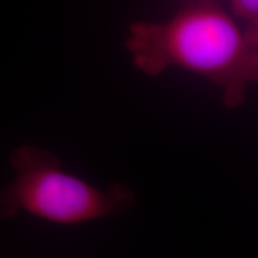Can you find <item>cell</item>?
Returning a JSON list of instances; mask_svg holds the SVG:
<instances>
[{
	"label": "cell",
	"instance_id": "obj_1",
	"mask_svg": "<svg viewBox=\"0 0 258 258\" xmlns=\"http://www.w3.org/2000/svg\"><path fill=\"white\" fill-rule=\"evenodd\" d=\"M235 16L212 2H194L164 21L129 25L125 48L135 69L158 77L183 70L212 83L228 108L258 84V47Z\"/></svg>",
	"mask_w": 258,
	"mask_h": 258
},
{
	"label": "cell",
	"instance_id": "obj_2",
	"mask_svg": "<svg viewBox=\"0 0 258 258\" xmlns=\"http://www.w3.org/2000/svg\"><path fill=\"white\" fill-rule=\"evenodd\" d=\"M15 179L0 192V219L19 212L59 226H76L111 217L133 203L122 185L103 190L67 172L49 151L24 144L10 158Z\"/></svg>",
	"mask_w": 258,
	"mask_h": 258
},
{
	"label": "cell",
	"instance_id": "obj_3",
	"mask_svg": "<svg viewBox=\"0 0 258 258\" xmlns=\"http://www.w3.org/2000/svg\"><path fill=\"white\" fill-rule=\"evenodd\" d=\"M233 15L247 23L258 19V0H230Z\"/></svg>",
	"mask_w": 258,
	"mask_h": 258
},
{
	"label": "cell",
	"instance_id": "obj_4",
	"mask_svg": "<svg viewBox=\"0 0 258 258\" xmlns=\"http://www.w3.org/2000/svg\"><path fill=\"white\" fill-rule=\"evenodd\" d=\"M246 31L249 35L251 41L258 47V19L252 22H249L246 25Z\"/></svg>",
	"mask_w": 258,
	"mask_h": 258
},
{
	"label": "cell",
	"instance_id": "obj_5",
	"mask_svg": "<svg viewBox=\"0 0 258 258\" xmlns=\"http://www.w3.org/2000/svg\"><path fill=\"white\" fill-rule=\"evenodd\" d=\"M190 2L194 3V2H205V0H190Z\"/></svg>",
	"mask_w": 258,
	"mask_h": 258
}]
</instances>
